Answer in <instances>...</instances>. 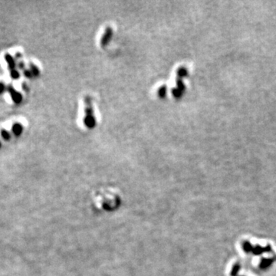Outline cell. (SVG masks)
<instances>
[{"mask_svg":"<svg viewBox=\"0 0 276 276\" xmlns=\"http://www.w3.org/2000/svg\"><path fill=\"white\" fill-rule=\"evenodd\" d=\"M4 89H5L4 85H3L2 84H0V94L2 93L3 90H4Z\"/></svg>","mask_w":276,"mask_h":276,"instance_id":"cell-11","label":"cell"},{"mask_svg":"<svg viewBox=\"0 0 276 276\" xmlns=\"http://www.w3.org/2000/svg\"><path fill=\"white\" fill-rule=\"evenodd\" d=\"M241 269V265L240 263H236L232 266L231 270V272H230V276H238L239 271Z\"/></svg>","mask_w":276,"mask_h":276,"instance_id":"cell-5","label":"cell"},{"mask_svg":"<svg viewBox=\"0 0 276 276\" xmlns=\"http://www.w3.org/2000/svg\"><path fill=\"white\" fill-rule=\"evenodd\" d=\"M5 58H6V61H7L9 67L13 70L14 67H15V61H14L13 58H12L10 55L7 54V55H6V56H5Z\"/></svg>","mask_w":276,"mask_h":276,"instance_id":"cell-7","label":"cell"},{"mask_svg":"<svg viewBox=\"0 0 276 276\" xmlns=\"http://www.w3.org/2000/svg\"><path fill=\"white\" fill-rule=\"evenodd\" d=\"M0 147H1V143H0Z\"/></svg>","mask_w":276,"mask_h":276,"instance_id":"cell-13","label":"cell"},{"mask_svg":"<svg viewBox=\"0 0 276 276\" xmlns=\"http://www.w3.org/2000/svg\"><path fill=\"white\" fill-rule=\"evenodd\" d=\"M32 73H33L34 75H38V70H37L36 67H35V66L32 65Z\"/></svg>","mask_w":276,"mask_h":276,"instance_id":"cell-10","label":"cell"},{"mask_svg":"<svg viewBox=\"0 0 276 276\" xmlns=\"http://www.w3.org/2000/svg\"><path fill=\"white\" fill-rule=\"evenodd\" d=\"M12 131L16 136H19L22 132V127L19 124H15L12 127Z\"/></svg>","mask_w":276,"mask_h":276,"instance_id":"cell-6","label":"cell"},{"mask_svg":"<svg viewBox=\"0 0 276 276\" xmlns=\"http://www.w3.org/2000/svg\"><path fill=\"white\" fill-rule=\"evenodd\" d=\"M1 133L2 136L5 140H9V138H10V134H9V132L6 131V130H2Z\"/></svg>","mask_w":276,"mask_h":276,"instance_id":"cell-8","label":"cell"},{"mask_svg":"<svg viewBox=\"0 0 276 276\" xmlns=\"http://www.w3.org/2000/svg\"><path fill=\"white\" fill-rule=\"evenodd\" d=\"M274 260H276V256H275V259H274Z\"/></svg>","mask_w":276,"mask_h":276,"instance_id":"cell-12","label":"cell"},{"mask_svg":"<svg viewBox=\"0 0 276 276\" xmlns=\"http://www.w3.org/2000/svg\"><path fill=\"white\" fill-rule=\"evenodd\" d=\"M274 262V258H262L261 259L260 263H259V268L262 270L267 269V268H268L272 265Z\"/></svg>","mask_w":276,"mask_h":276,"instance_id":"cell-1","label":"cell"},{"mask_svg":"<svg viewBox=\"0 0 276 276\" xmlns=\"http://www.w3.org/2000/svg\"><path fill=\"white\" fill-rule=\"evenodd\" d=\"M9 91H10L11 97H12V99L13 100L14 102L17 103V104H18V103L21 102V99H22V98H21V95L20 94L18 93V92H17L16 90H14L13 88L9 89Z\"/></svg>","mask_w":276,"mask_h":276,"instance_id":"cell-2","label":"cell"},{"mask_svg":"<svg viewBox=\"0 0 276 276\" xmlns=\"http://www.w3.org/2000/svg\"><path fill=\"white\" fill-rule=\"evenodd\" d=\"M253 246L251 244V242H248V241H245V242L242 243V249L245 251V253H251L252 252Z\"/></svg>","mask_w":276,"mask_h":276,"instance_id":"cell-4","label":"cell"},{"mask_svg":"<svg viewBox=\"0 0 276 276\" xmlns=\"http://www.w3.org/2000/svg\"><path fill=\"white\" fill-rule=\"evenodd\" d=\"M266 252V248L265 247L261 246L260 245H255L253 246L252 252L255 255H261L263 253Z\"/></svg>","mask_w":276,"mask_h":276,"instance_id":"cell-3","label":"cell"},{"mask_svg":"<svg viewBox=\"0 0 276 276\" xmlns=\"http://www.w3.org/2000/svg\"><path fill=\"white\" fill-rule=\"evenodd\" d=\"M11 76H12V78H15V79H17V78H18V77H19V73H18V71H15V70H12V71H11Z\"/></svg>","mask_w":276,"mask_h":276,"instance_id":"cell-9","label":"cell"}]
</instances>
